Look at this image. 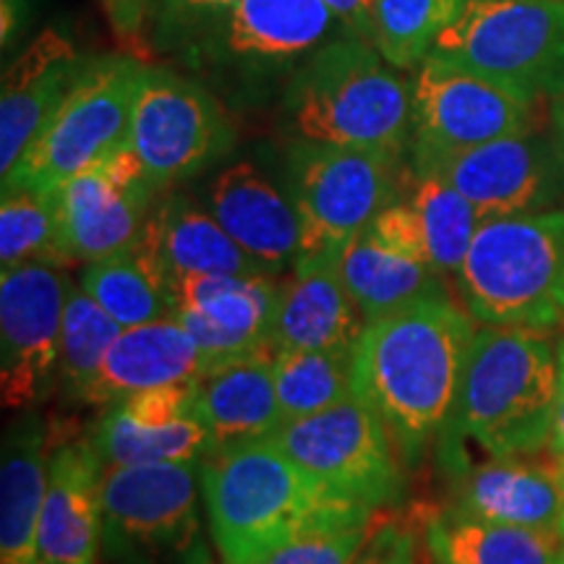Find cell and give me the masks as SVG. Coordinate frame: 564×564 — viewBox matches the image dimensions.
Here are the masks:
<instances>
[{
  "mask_svg": "<svg viewBox=\"0 0 564 564\" xmlns=\"http://www.w3.org/2000/svg\"><path fill=\"white\" fill-rule=\"evenodd\" d=\"M476 329L468 308L447 293L366 322L352 350V394L387 423L405 463L440 442Z\"/></svg>",
  "mask_w": 564,
  "mask_h": 564,
  "instance_id": "6da1fadb",
  "label": "cell"
},
{
  "mask_svg": "<svg viewBox=\"0 0 564 564\" xmlns=\"http://www.w3.org/2000/svg\"><path fill=\"white\" fill-rule=\"evenodd\" d=\"M560 348L549 329L486 324L476 329L455 408L436 442L444 468L463 470L470 449L484 460L546 449L560 390Z\"/></svg>",
  "mask_w": 564,
  "mask_h": 564,
  "instance_id": "7a4b0ae2",
  "label": "cell"
},
{
  "mask_svg": "<svg viewBox=\"0 0 564 564\" xmlns=\"http://www.w3.org/2000/svg\"><path fill=\"white\" fill-rule=\"evenodd\" d=\"M202 499L225 564H259L314 528L379 514L316 484L270 436L204 457Z\"/></svg>",
  "mask_w": 564,
  "mask_h": 564,
  "instance_id": "3957f363",
  "label": "cell"
},
{
  "mask_svg": "<svg viewBox=\"0 0 564 564\" xmlns=\"http://www.w3.org/2000/svg\"><path fill=\"white\" fill-rule=\"evenodd\" d=\"M371 40H337L316 51L291 82L285 110L306 141L405 158L413 87L382 63Z\"/></svg>",
  "mask_w": 564,
  "mask_h": 564,
  "instance_id": "277c9868",
  "label": "cell"
},
{
  "mask_svg": "<svg viewBox=\"0 0 564 564\" xmlns=\"http://www.w3.org/2000/svg\"><path fill=\"white\" fill-rule=\"evenodd\" d=\"M455 288L486 327L554 329L564 319V209L484 220Z\"/></svg>",
  "mask_w": 564,
  "mask_h": 564,
  "instance_id": "5b68a950",
  "label": "cell"
},
{
  "mask_svg": "<svg viewBox=\"0 0 564 564\" xmlns=\"http://www.w3.org/2000/svg\"><path fill=\"white\" fill-rule=\"evenodd\" d=\"M434 58L523 100L564 95V0H465L436 37Z\"/></svg>",
  "mask_w": 564,
  "mask_h": 564,
  "instance_id": "8992f818",
  "label": "cell"
},
{
  "mask_svg": "<svg viewBox=\"0 0 564 564\" xmlns=\"http://www.w3.org/2000/svg\"><path fill=\"white\" fill-rule=\"evenodd\" d=\"M403 158L352 147L295 141L285 194L301 225V257L340 253L403 194Z\"/></svg>",
  "mask_w": 564,
  "mask_h": 564,
  "instance_id": "52a82bcc",
  "label": "cell"
},
{
  "mask_svg": "<svg viewBox=\"0 0 564 564\" xmlns=\"http://www.w3.org/2000/svg\"><path fill=\"white\" fill-rule=\"evenodd\" d=\"M144 68L131 55L87 61L61 108L3 175V188L55 192L70 175L129 144L131 110Z\"/></svg>",
  "mask_w": 564,
  "mask_h": 564,
  "instance_id": "ba28073f",
  "label": "cell"
},
{
  "mask_svg": "<svg viewBox=\"0 0 564 564\" xmlns=\"http://www.w3.org/2000/svg\"><path fill=\"white\" fill-rule=\"evenodd\" d=\"M199 494L202 463L105 465L102 549L118 564H204Z\"/></svg>",
  "mask_w": 564,
  "mask_h": 564,
  "instance_id": "9c48e42d",
  "label": "cell"
},
{
  "mask_svg": "<svg viewBox=\"0 0 564 564\" xmlns=\"http://www.w3.org/2000/svg\"><path fill=\"white\" fill-rule=\"evenodd\" d=\"M270 440L337 497L371 510L403 497V453L379 413L356 394L316 415L282 423Z\"/></svg>",
  "mask_w": 564,
  "mask_h": 564,
  "instance_id": "30bf717a",
  "label": "cell"
},
{
  "mask_svg": "<svg viewBox=\"0 0 564 564\" xmlns=\"http://www.w3.org/2000/svg\"><path fill=\"white\" fill-rule=\"evenodd\" d=\"M232 139L228 116L207 89L167 68H144L129 147L160 192L215 165L230 152Z\"/></svg>",
  "mask_w": 564,
  "mask_h": 564,
  "instance_id": "8fae6325",
  "label": "cell"
},
{
  "mask_svg": "<svg viewBox=\"0 0 564 564\" xmlns=\"http://www.w3.org/2000/svg\"><path fill=\"white\" fill-rule=\"evenodd\" d=\"M535 105L429 55L413 82L411 165L535 129Z\"/></svg>",
  "mask_w": 564,
  "mask_h": 564,
  "instance_id": "7c38bea8",
  "label": "cell"
},
{
  "mask_svg": "<svg viewBox=\"0 0 564 564\" xmlns=\"http://www.w3.org/2000/svg\"><path fill=\"white\" fill-rule=\"evenodd\" d=\"M61 267L19 264L0 274V394L6 411H32L58 390L68 288Z\"/></svg>",
  "mask_w": 564,
  "mask_h": 564,
  "instance_id": "4fadbf2b",
  "label": "cell"
},
{
  "mask_svg": "<svg viewBox=\"0 0 564 564\" xmlns=\"http://www.w3.org/2000/svg\"><path fill=\"white\" fill-rule=\"evenodd\" d=\"M411 171L440 175L474 204L481 220L528 215L554 207L564 196V141L533 129Z\"/></svg>",
  "mask_w": 564,
  "mask_h": 564,
  "instance_id": "5bb4252c",
  "label": "cell"
},
{
  "mask_svg": "<svg viewBox=\"0 0 564 564\" xmlns=\"http://www.w3.org/2000/svg\"><path fill=\"white\" fill-rule=\"evenodd\" d=\"M139 154L118 147L55 188L61 236L74 264H89L137 241L158 202Z\"/></svg>",
  "mask_w": 564,
  "mask_h": 564,
  "instance_id": "9a60e30c",
  "label": "cell"
},
{
  "mask_svg": "<svg viewBox=\"0 0 564 564\" xmlns=\"http://www.w3.org/2000/svg\"><path fill=\"white\" fill-rule=\"evenodd\" d=\"M175 319L199 345L207 371L274 350L272 316L278 278L270 274H215L173 285Z\"/></svg>",
  "mask_w": 564,
  "mask_h": 564,
  "instance_id": "2e32d148",
  "label": "cell"
},
{
  "mask_svg": "<svg viewBox=\"0 0 564 564\" xmlns=\"http://www.w3.org/2000/svg\"><path fill=\"white\" fill-rule=\"evenodd\" d=\"M204 207L272 278H282L301 257V225L291 196L253 162H236L217 173L204 188Z\"/></svg>",
  "mask_w": 564,
  "mask_h": 564,
  "instance_id": "e0dca14e",
  "label": "cell"
},
{
  "mask_svg": "<svg viewBox=\"0 0 564 564\" xmlns=\"http://www.w3.org/2000/svg\"><path fill=\"white\" fill-rule=\"evenodd\" d=\"M102 460L87 440L53 449L40 518V564H97L105 539Z\"/></svg>",
  "mask_w": 564,
  "mask_h": 564,
  "instance_id": "ac0fdd59",
  "label": "cell"
},
{
  "mask_svg": "<svg viewBox=\"0 0 564 564\" xmlns=\"http://www.w3.org/2000/svg\"><path fill=\"white\" fill-rule=\"evenodd\" d=\"M364 327L361 308L337 270V253L299 257L278 280L272 316L274 350L356 348Z\"/></svg>",
  "mask_w": 564,
  "mask_h": 564,
  "instance_id": "d6986e66",
  "label": "cell"
},
{
  "mask_svg": "<svg viewBox=\"0 0 564 564\" xmlns=\"http://www.w3.org/2000/svg\"><path fill=\"white\" fill-rule=\"evenodd\" d=\"M531 457H486L457 470L449 507L491 523L560 533L564 518L560 468L533 463Z\"/></svg>",
  "mask_w": 564,
  "mask_h": 564,
  "instance_id": "ffe728a7",
  "label": "cell"
},
{
  "mask_svg": "<svg viewBox=\"0 0 564 564\" xmlns=\"http://www.w3.org/2000/svg\"><path fill=\"white\" fill-rule=\"evenodd\" d=\"M87 61L70 40L45 30L6 68L0 91V173L17 165L34 137L74 89Z\"/></svg>",
  "mask_w": 564,
  "mask_h": 564,
  "instance_id": "44dd1931",
  "label": "cell"
},
{
  "mask_svg": "<svg viewBox=\"0 0 564 564\" xmlns=\"http://www.w3.org/2000/svg\"><path fill=\"white\" fill-rule=\"evenodd\" d=\"M204 373L199 345L175 316L126 327L110 345L84 405H112L152 387L196 382Z\"/></svg>",
  "mask_w": 564,
  "mask_h": 564,
  "instance_id": "7402d4cb",
  "label": "cell"
},
{
  "mask_svg": "<svg viewBox=\"0 0 564 564\" xmlns=\"http://www.w3.org/2000/svg\"><path fill=\"white\" fill-rule=\"evenodd\" d=\"M53 444L37 411L9 423L0 449V564H40V518Z\"/></svg>",
  "mask_w": 564,
  "mask_h": 564,
  "instance_id": "603a6c76",
  "label": "cell"
},
{
  "mask_svg": "<svg viewBox=\"0 0 564 564\" xmlns=\"http://www.w3.org/2000/svg\"><path fill=\"white\" fill-rule=\"evenodd\" d=\"M137 238L158 259L173 285L186 278L267 274L232 241L228 230L212 217V212L192 196H158Z\"/></svg>",
  "mask_w": 564,
  "mask_h": 564,
  "instance_id": "cb8c5ba5",
  "label": "cell"
},
{
  "mask_svg": "<svg viewBox=\"0 0 564 564\" xmlns=\"http://www.w3.org/2000/svg\"><path fill=\"white\" fill-rule=\"evenodd\" d=\"M274 350L217 366L194 382V413L212 436V453L272 436L282 426L274 390Z\"/></svg>",
  "mask_w": 564,
  "mask_h": 564,
  "instance_id": "d4e9b609",
  "label": "cell"
},
{
  "mask_svg": "<svg viewBox=\"0 0 564 564\" xmlns=\"http://www.w3.org/2000/svg\"><path fill=\"white\" fill-rule=\"evenodd\" d=\"M337 270L364 319H379L426 295L447 293L444 278L415 253L366 228L337 253Z\"/></svg>",
  "mask_w": 564,
  "mask_h": 564,
  "instance_id": "484cf974",
  "label": "cell"
},
{
  "mask_svg": "<svg viewBox=\"0 0 564 564\" xmlns=\"http://www.w3.org/2000/svg\"><path fill=\"white\" fill-rule=\"evenodd\" d=\"M423 544L432 564H564L562 533L531 531L457 512H426Z\"/></svg>",
  "mask_w": 564,
  "mask_h": 564,
  "instance_id": "4316f807",
  "label": "cell"
},
{
  "mask_svg": "<svg viewBox=\"0 0 564 564\" xmlns=\"http://www.w3.org/2000/svg\"><path fill=\"white\" fill-rule=\"evenodd\" d=\"M340 21L324 0H238L225 13V51L251 61H291L314 51Z\"/></svg>",
  "mask_w": 564,
  "mask_h": 564,
  "instance_id": "83f0119b",
  "label": "cell"
},
{
  "mask_svg": "<svg viewBox=\"0 0 564 564\" xmlns=\"http://www.w3.org/2000/svg\"><path fill=\"white\" fill-rule=\"evenodd\" d=\"M79 285L123 329L175 316L173 282L139 238L110 257L84 264Z\"/></svg>",
  "mask_w": 564,
  "mask_h": 564,
  "instance_id": "f1b7e54d",
  "label": "cell"
},
{
  "mask_svg": "<svg viewBox=\"0 0 564 564\" xmlns=\"http://www.w3.org/2000/svg\"><path fill=\"white\" fill-rule=\"evenodd\" d=\"M400 199L411 209L429 264L442 278H455L484 223L474 204L440 175L413 173L411 167Z\"/></svg>",
  "mask_w": 564,
  "mask_h": 564,
  "instance_id": "f546056e",
  "label": "cell"
},
{
  "mask_svg": "<svg viewBox=\"0 0 564 564\" xmlns=\"http://www.w3.org/2000/svg\"><path fill=\"white\" fill-rule=\"evenodd\" d=\"M105 465H160V463H202L212 453V436L199 415H188L173 426H139L108 405L89 434Z\"/></svg>",
  "mask_w": 564,
  "mask_h": 564,
  "instance_id": "4dcf8cb0",
  "label": "cell"
},
{
  "mask_svg": "<svg viewBox=\"0 0 564 564\" xmlns=\"http://www.w3.org/2000/svg\"><path fill=\"white\" fill-rule=\"evenodd\" d=\"M352 350H274L272 371L282 421L306 419L352 398Z\"/></svg>",
  "mask_w": 564,
  "mask_h": 564,
  "instance_id": "1f68e13d",
  "label": "cell"
},
{
  "mask_svg": "<svg viewBox=\"0 0 564 564\" xmlns=\"http://www.w3.org/2000/svg\"><path fill=\"white\" fill-rule=\"evenodd\" d=\"M0 264L74 267L61 236L55 192L3 188L0 202Z\"/></svg>",
  "mask_w": 564,
  "mask_h": 564,
  "instance_id": "d6a6232c",
  "label": "cell"
},
{
  "mask_svg": "<svg viewBox=\"0 0 564 564\" xmlns=\"http://www.w3.org/2000/svg\"><path fill=\"white\" fill-rule=\"evenodd\" d=\"M121 329V324L95 299H89L82 285L68 288L58 364V392L63 400L84 405L89 387Z\"/></svg>",
  "mask_w": 564,
  "mask_h": 564,
  "instance_id": "836d02e7",
  "label": "cell"
},
{
  "mask_svg": "<svg viewBox=\"0 0 564 564\" xmlns=\"http://www.w3.org/2000/svg\"><path fill=\"white\" fill-rule=\"evenodd\" d=\"M463 9L465 0H373V45L392 68L419 66Z\"/></svg>",
  "mask_w": 564,
  "mask_h": 564,
  "instance_id": "e575fe53",
  "label": "cell"
},
{
  "mask_svg": "<svg viewBox=\"0 0 564 564\" xmlns=\"http://www.w3.org/2000/svg\"><path fill=\"white\" fill-rule=\"evenodd\" d=\"M379 514L350 523L322 525L288 541L259 564H352L371 539Z\"/></svg>",
  "mask_w": 564,
  "mask_h": 564,
  "instance_id": "d590c367",
  "label": "cell"
},
{
  "mask_svg": "<svg viewBox=\"0 0 564 564\" xmlns=\"http://www.w3.org/2000/svg\"><path fill=\"white\" fill-rule=\"evenodd\" d=\"M352 564H419V531L405 520L379 514L371 539Z\"/></svg>",
  "mask_w": 564,
  "mask_h": 564,
  "instance_id": "8d00e7d4",
  "label": "cell"
},
{
  "mask_svg": "<svg viewBox=\"0 0 564 564\" xmlns=\"http://www.w3.org/2000/svg\"><path fill=\"white\" fill-rule=\"evenodd\" d=\"M238 0H158L160 21L173 32L196 30L204 21H220Z\"/></svg>",
  "mask_w": 564,
  "mask_h": 564,
  "instance_id": "74e56055",
  "label": "cell"
},
{
  "mask_svg": "<svg viewBox=\"0 0 564 564\" xmlns=\"http://www.w3.org/2000/svg\"><path fill=\"white\" fill-rule=\"evenodd\" d=\"M105 13H108L110 26L121 37H137L144 26L147 11H150L152 0H100Z\"/></svg>",
  "mask_w": 564,
  "mask_h": 564,
  "instance_id": "f35d334b",
  "label": "cell"
},
{
  "mask_svg": "<svg viewBox=\"0 0 564 564\" xmlns=\"http://www.w3.org/2000/svg\"><path fill=\"white\" fill-rule=\"evenodd\" d=\"M356 37L373 42V0H324Z\"/></svg>",
  "mask_w": 564,
  "mask_h": 564,
  "instance_id": "ab89813d",
  "label": "cell"
},
{
  "mask_svg": "<svg viewBox=\"0 0 564 564\" xmlns=\"http://www.w3.org/2000/svg\"><path fill=\"white\" fill-rule=\"evenodd\" d=\"M546 449L554 457H564V343L560 348V390H556V403L552 415V429H549Z\"/></svg>",
  "mask_w": 564,
  "mask_h": 564,
  "instance_id": "60d3db41",
  "label": "cell"
},
{
  "mask_svg": "<svg viewBox=\"0 0 564 564\" xmlns=\"http://www.w3.org/2000/svg\"><path fill=\"white\" fill-rule=\"evenodd\" d=\"M554 133L564 141V95L554 97Z\"/></svg>",
  "mask_w": 564,
  "mask_h": 564,
  "instance_id": "b9f144b4",
  "label": "cell"
},
{
  "mask_svg": "<svg viewBox=\"0 0 564 564\" xmlns=\"http://www.w3.org/2000/svg\"><path fill=\"white\" fill-rule=\"evenodd\" d=\"M556 468H560V478H562V489H564V457H556ZM562 539H564V518H562V528H560Z\"/></svg>",
  "mask_w": 564,
  "mask_h": 564,
  "instance_id": "7bdbcfd3",
  "label": "cell"
}]
</instances>
